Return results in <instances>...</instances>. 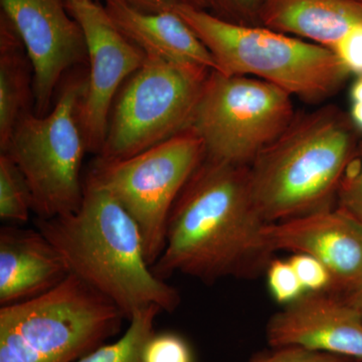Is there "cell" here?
<instances>
[{
	"label": "cell",
	"mask_w": 362,
	"mask_h": 362,
	"mask_svg": "<svg viewBox=\"0 0 362 362\" xmlns=\"http://www.w3.org/2000/svg\"><path fill=\"white\" fill-rule=\"evenodd\" d=\"M266 225L252 199L249 166L204 157L176 199L152 271L162 280L180 273L206 284L257 277L273 261Z\"/></svg>",
	"instance_id": "obj_1"
},
{
	"label": "cell",
	"mask_w": 362,
	"mask_h": 362,
	"mask_svg": "<svg viewBox=\"0 0 362 362\" xmlns=\"http://www.w3.org/2000/svg\"><path fill=\"white\" fill-rule=\"evenodd\" d=\"M35 228L65 259L70 274L108 297L126 319L156 305L173 312L180 295L157 277L145 257L137 223L92 175L77 211L35 220Z\"/></svg>",
	"instance_id": "obj_2"
},
{
	"label": "cell",
	"mask_w": 362,
	"mask_h": 362,
	"mask_svg": "<svg viewBox=\"0 0 362 362\" xmlns=\"http://www.w3.org/2000/svg\"><path fill=\"white\" fill-rule=\"evenodd\" d=\"M352 145L335 109L296 117L249 166L252 199L263 220L278 223L331 209Z\"/></svg>",
	"instance_id": "obj_3"
},
{
	"label": "cell",
	"mask_w": 362,
	"mask_h": 362,
	"mask_svg": "<svg viewBox=\"0 0 362 362\" xmlns=\"http://www.w3.org/2000/svg\"><path fill=\"white\" fill-rule=\"evenodd\" d=\"M175 13L206 45L223 75L259 78L308 102L327 99L349 75L322 45L232 23L197 7H178Z\"/></svg>",
	"instance_id": "obj_4"
},
{
	"label": "cell",
	"mask_w": 362,
	"mask_h": 362,
	"mask_svg": "<svg viewBox=\"0 0 362 362\" xmlns=\"http://www.w3.org/2000/svg\"><path fill=\"white\" fill-rule=\"evenodd\" d=\"M123 312L70 274L40 296L0 308V362H76L121 329Z\"/></svg>",
	"instance_id": "obj_5"
},
{
	"label": "cell",
	"mask_w": 362,
	"mask_h": 362,
	"mask_svg": "<svg viewBox=\"0 0 362 362\" xmlns=\"http://www.w3.org/2000/svg\"><path fill=\"white\" fill-rule=\"evenodd\" d=\"M86 78L66 81L47 115L23 114L7 143L6 153L30 188L33 213L52 218L75 213L84 197L81 181L87 151L78 121V105Z\"/></svg>",
	"instance_id": "obj_6"
},
{
	"label": "cell",
	"mask_w": 362,
	"mask_h": 362,
	"mask_svg": "<svg viewBox=\"0 0 362 362\" xmlns=\"http://www.w3.org/2000/svg\"><path fill=\"white\" fill-rule=\"evenodd\" d=\"M296 118L292 96L259 78L211 71L189 128L206 158L250 166Z\"/></svg>",
	"instance_id": "obj_7"
},
{
	"label": "cell",
	"mask_w": 362,
	"mask_h": 362,
	"mask_svg": "<svg viewBox=\"0 0 362 362\" xmlns=\"http://www.w3.org/2000/svg\"><path fill=\"white\" fill-rule=\"evenodd\" d=\"M211 71L146 56L114 102L99 158H128L188 129Z\"/></svg>",
	"instance_id": "obj_8"
},
{
	"label": "cell",
	"mask_w": 362,
	"mask_h": 362,
	"mask_svg": "<svg viewBox=\"0 0 362 362\" xmlns=\"http://www.w3.org/2000/svg\"><path fill=\"white\" fill-rule=\"evenodd\" d=\"M204 157V143L188 128L128 158H98L90 170L137 223L151 267L165 247L176 199Z\"/></svg>",
	"instance_id": "obj_9"
},
{
	"label": "cell",
	"mask_w": 362,
	"mask_h": 362,
	"mask_svg": "<svg viewBox=\"0 0 362 362\" xmlns=\"http://www.w3.org/2000/svg\"><path fill=\"white\" fill-rule=\"evenodd\" d=\"M68 11L84 33L90 66L78 101V121L87 151L100 154L117 92L146 56L117 30L101 4L90 0Z\"/></svg>",
	"instance_id": "obj_10"
},
{
	"label": "cell",
	"mask_w": 362,
	"mask_h": 362,
	"mask_svg": "<svg viewBox=\"0 0 362 362\" xmlns=\"http://www.w3.org/2000/svg\"><path fill=\"white\" fill-rule=\"evenodd\" d=\"M33 70L35 113L45 116L66 71L88 59L82 28L61 0H0Z\"/></svg>",
	"instance_id": "obj_11"
},
{
	"label": "cell",
	"mask_w": 362,
	"mask_h": 362,
	"mask_svg": "<svg viewBox=\"0 0 362 362\" xmlns=\"http://www.w3.org/2000/svg\"><path fill=\"white\" fill-rule=\"evenodd\" d=\"M263 235L272 252L318 259L330 274L328 292L344 297L362 283V226L338 209L267 223Z\"/></svg>",
	"instance_id": "obj_12"
},
{
	"label": "cell",
	"mask_w": 362,
	"mask_h": 362,
	"mask_svg": "<svg viewBox=\"0 0 362 362\" xmlns=\"http://www.w3.org/2000/svg\"><path fill=\"white\" fill-rule=\"evenodd\" d=\"M266 334L273 349L297 346L362 361V318L334 293H305L271 317Z\"/></svg>",
	"instance_id": "obj_13"
},
{
	"label": "cell",
	"mask_w": 362,
	"mask_h": 362,
	"mask_svg": "<svg viewBox=\"0 0 362 362\" xmlns=\"http://www.w3.org/2000/svg\"><path fill=\"white\" fill-rule=\"evenodd\" d=\"M70 275L65 259L39 230H0V305L33 299Z\"/></svg>",
	"instance_id": "obj_14"
},
{
	"label": "cell",
	"mask_w": 362,
	"mask_h": 362,
	"mask_svg": "<svg viewBox=\"0 0 362 362\" xmlns=\"http://www.w3.org/2000/svg\"><path fill=\"white\" fill-rule=\"evenodd\" d=\"M103 7L117 30L145 56L218 71L213 54L175 11L142 13L124 0H103Z\"/></svg>",
	"instance_id": "obj_15"
},
{
	"label": "cell",
	"mask_w": 362,
	"mask_h": 362,
	"mask_svg": "<svg viewBox=\"0 0 362 362\" xmlns=\"http://www.w3.org/2000/svg\"><path fill=\"white\" fill-rule=\"evenodd\" d=\"M265 28L332 51L362 21L361 0H262Z\"/></svg>",
	"instance_id": "obj_16"
},
{
	"label": "cell",
	"mask_w": 362,
	"mask_h": 362,
	"mask_svg": "<svg viewBox=\"0 0 362 362\" xmlns=\"http://www.w3.org/2000/svg\"><path fill=\"white\" fill-rule=\"evenodd\" d=\"M33 101V70L23 42L0 16V148L7 143L21 117Z\"/></svg>",
	"instance_id": "obj_17"
},
{
	"label": "cell",
	"mask_w": 362,
	"mask_h": 362,
	"mask_svg": "<svg viewBox=\"0 0 362 362\" xmlns=\"http://www.w3.org/2000/svg\"><path fill=\"white\" fill-rule=\"evenodd\" d=\"M160 312L156 305L135 312L122 337L97 347L76 362H142L143 346L153 334L154 321Z\"/></svg>",
	"instance_id": "obj_18"
},
{
	"label": "cell",
	"mask_w": 362,
	"mask_h": 362,
	"mask_svg": "<svg viewBox=\"0 0 362 362\" xmlns=\"http://www.w3.org/2000/svg\"><path fill=\"white\" fill-rule=\"evenodd\" d=\"M32 211V195L25 177L6 153L0 154V218L25 223Z\"/></svg>",
	"instance_id": "obj_19"
},
{
	"label": "cell",
	"mask_w": 362,
	"mask_h": 362,
	"mask_svg": "<svg viewBox=\"0 0 362 362\" xmlns=\"http://www.w3.org/2000/svg\"><path fill=\"white\" fill-rule=\"evenodd\" d=\"M142 362H194L187 342L173 332L156 333L145 342Z\"/></svg>",
	"instance_id": "obj_20"
},
{
	"label": "cell",
	"mask_w": 362,
	"mask_h": 362,
	"mask_svg": "<svg viewBox=\"0 0 362 362\" xmlns=\"http://www.w3.org/2000/svg\"><path fill=\"white\" fill-rule=\"evenodd\" d=\"M272 296L281 304H289L306 293L289 261L273 259L267 269Z\"/></svg>",
	"instance_id": "obj_21"
},
{
	"label": "cell",
	"mask_w": 362,
	"mask_h": 362,
	"mask_svg": "<svg viewBox=\"0 0 362 362\" xmlns=\"http://www.w3.org/2000/svg\"><path fill=\"white\" fill-rule=\"evenodd\" d=\"M289 262L307 292L329 291V272L318 259L309 255L296 252Z\"/></svg>",
	"instance_id": "obj_22"
},
{
	"label": "cell",
	"mask_w": 362,
	"mask_h": 362,
	"mask_svg": "<svg viewBox=\"0 0 362 362\" xmlns=\"http://www.w3.org/2000/svg\"><path fill=\"white\" fill-rule=\"evenodd\" d=\"M350 357L313 351L297 346L279 347L269 354L255 357L250 362H356Z\"/></svg>",
	"instance_id": "obj_23"
},
{
	"label": "cell",
	"mask_w": 362,
	"mask_h": 362,
	"mask_svg": "<svg viewBox=\"0 0 362 362\" xmlns=\"http://www.w3.org/2000/svg\"><path fill=\"white\" fill-rule=\"evenodd\" d=\"M332 52L349 74L362 76V21L343 35Z\"/></svg>",
	"instance_id": "obj_24"
},
{
	"label": "cell",
	"mask_w": 362,
	"mask_h": 362,
	"mask_svg": "<svg viewBox=\"0 0 362 362\" xmlns=\"http://www.w3.org/2000/svg\"><path fill=\"white\" fill-rule=\"evenodd\" d=\"M337 209L362 226V164L356 175L342 180Z\"/></svg>",
	"instance_id": "obj_25"
},
{
	"label": "cell",
	"mask_w": 362,
	"mask_h": 362,
	"mask_svg": "<svg viewBox=\"0 0 362 362\" xmlns=\"http://www.w3.org/2000/svg\"><path fill=\"white\" fill-rule=\"evenodd\" d=\"M133 8L146 13H162L175 11L181 6H192L202 8V0H124Z\"/></svg>",
	"instance_id": "obj_26"
},
{
	"label": "cell",
	"mask_w": 362,
	"mask_h": 362,
	"mask_svg": "<svg viewBox=\"0 0 362 362\" xmlns=\"http://www.w3.org/2000/svg\"><path fill=\"white\" fill-rule=\"evenodd\" d=\"M206 1L223 9H246L259 7L262 0H202L204 4Z\"/></svg>",
	"instance_id": "obj_27"
},
{
	"label": "cell",
	"mask_w": 362,
	"mask_h": 362,
	"mask_svg": "<svg viewBox=\"0 0 362 362\" xmlns=\"http://www.w3.org/2000/svg\"><path fill=\"white\" fill-rule=\"evenodd\" d=\"M357 312L362 318V283L356 289L343 297Z\"/></svg>",
	"instance_id": "obj_28"
},
{
	"label": "cell",
	"mask_w": 362,
	"mask_h": 362,
	"mask_svg": "<svg viewBox=\"0 0 362 362\" xmlns=\"http://www.w3.org/2000/svg\"><path fill=\"white\" fill-rule=\"evenodd\" d=\"M350 116H351L352 122L356 124L359 129L362 130V102L352 103Z\"/></svg>",
	"instance_id": "obj_29"
},
{
	"label": "cell",
	"mask_w": 362,
	"mask_h": 362,
	"mask_svg": "<svg viewBox=\"0 0 362 362\" xmlns=\"http://www.w3.org/2000/svg\"><path fill=\"white\" fill-rule=\"evenodd\" d=\"M350 97H351L352 103L362 102V76H359L356 83L352 86Z\"/></svg>",
	"instance_id": "obj_30"
},
{
	"label": "cell",
	"mask_w": 362,
	"mask_h": 362,
	"mask_svg": "<svg viewBox=\"0 0 362 362\" xmlns=\"http://www.w3.org/2000/svg\"><path fill=\"white\" fill-rule=\"evenodd\" d=\"M63 2L64 6L66 7V9L71 6H75V4H83V2L90 1V0H61Z\"/></svg>",
	"instance_id": "obj_31"
},
{
	"label": "cell",
	"mask_w": 362,
	"mask_h": 362,
	"mask_svg": "<svg viewBox=\"0 0 362 362\" xmlns=\"http://www.w3.org/2000/svg\"><path fill=\"white\" fill-rule=\"evenodd\" d=\"M361 1H362V0H361Z\"/></svg>",
	"instance_id": "obj_32"
}]
</instances>
